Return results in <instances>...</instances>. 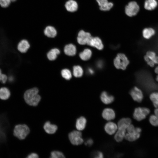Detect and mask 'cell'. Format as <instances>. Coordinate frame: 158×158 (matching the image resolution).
Here are the masks:
<instances>
[{"mask_svg":"<svg viewBox=\"0 0 158 158\" xmlns=\"http://www.w3.org/2000/svg\"><path fill=\"white\" fill-rule=\"evenodd\" d=\"M91 37V35L89 32L81 30L78 33L77 41L79 44L84 45L87 44Z\"/></svg>","mask_w":158,"mask_h":158,"instance_id":"10","label":"cell"},{"mask_svg":"<svg viewBox=\"0 0 158 158\" xmlns=\"http://www.w3.org/2000/svg\"><path fill=\"white\" fill-rule=\"evenodd\" d=\"M60 53V50L57 48H54L49 51L47 54L48 59L50 61H53L56 59L57 55Z\"/></svg>","mask_w":158,"mask_h":158,"instance_id":"28","label":"cell"},{"mask_svg":"<svg viewBox=\"0 0 158 158\" xmlns=\"http://www.w3.org/2000/svg\"><path fill=\"white\" fill-rule=\"evenodd\" d=\"M99 6L100 9L103 11H109L113 6L112 3L109 2L107 0H96Z\"/></svg>","mask_w":158,"mask_h":158,"instance_id":"15","label":"cell"},{"mask_svg":"<svg viewBox=\"0 0 158 158\" xmlns=\"http://www.w3.org/2000/svg\"><path fill=\"white\" fill-rule=\"evenodd\" d=\"M88 72L90 74H92L94 73V71L91 68H89L88 69Z\"/></svg>","mask_w":158,"mask_h":158,"instance_id":"42","label":"cell"},{"mask_svg":"<svg viewBox=\"0 0 158 158\" xmlns=\"http://www.w3.org/2000/svg\"><path fill=\"white\" fill-rule=\"evenodd\" d=\"M81 133L79 130H74L68 135V138L71 143L74 145H80L83 143V140Z\"/></svg>","mask_w":158,"mask_h":158,"instance_id":"7","label":"cell"},{"mask_svg":"<svg viewBox=\"0 0 158 158\" xmlns=\"http://www.w3.org/2000/svg\"><path fill=\"white\" fill-rule=\"evenodd\" d=\"M95 158H102L103 157V153L100 152H97L95 153L94 155Z\"/></svg>","mask_w":158,"mask_h":158,"instance_id":"37","label":"cell"},{"mask_svg":"<svg viewBox=\"0 0 158 158\" xmlns=\"http://www.w3.org/2000/svg\"><path fill=\"white\" fill-rule=\"evenodd\" d=\"M12 2H14L16 1V0H10Z\"/></svg>","mask_w":158,"mask_h":158,"instance_id":"44","label":"cell"},{"mask_svg":"<svg viewBox=\"0 0 158 158\" xmlns=\"http://www.w3.org/2000/svg\"><path fill=\"white\" fill-rule=\"evenodd\" d=\"M73 73L75 77H80L82 76L83 75V70L80 66H74L73 68Z\"/></svg>","mask_w":158,"mask_h":158,"instance_id":"30","label":"cell"},{"mask_svg":"<svg viewBox=\"0 0 158 158\" xmlns=\"http://www.w3.org/2000/svg\"><path fill=\"white\" fill-rule=\"evenodd\" d=\"M140 10V7L138 3L133 1L129 2L125 8L126 14L129 17H133L137 15Z\"/></svg>","mask_w":158,"mask_h":158,"instance_id":"4","label":"cell"},{"mask_svg":"<svg viewBox=\"0 0 158 158\" xmlns=\"http://www.w3.org/2000/svg\"><path fill=\"white\" fill-rule=\"evenodd\" d=\"M130 63L126 55L122 53H119L114 60V64L117 69L125 70Z\"/></svg>","mask_w":158,"mask_h":158,"instance_id":"5","label":"cell"},{"mask_svg":"<svg viewBox=\"0 0 158 158\" xmlns=\"http://www.w3.org/2000/svg\"><path fill=\"white\" fill-rule=\"evenodd\" d=\"M51 158H63L65 157L63 154L61 152L57 151H52L51 153Z\"/></svg>","mask_w":158,"mask_h":158,"instance_id":"33","label":"cell"},{"mask_svg":"<svg viewBox=\"0 0 158 158\" xmlns=\"http://www.w3.org/2000/svg\"><path fill=\"white\" fill-rule=\"evenodd\" d=\"M64 51L66 55L73 56L76 53V47L75 45L72 44H67L64 47Z\"/></svg>","mask_w":158,"mask_h":158,"instance_id":"22","label":"cell"},{"mask_svg":"<svg viewBox=\"0 0 158 158\" xmlns=\"http://www.w3.org/2000/svg\"><path fill=\"white\" fill-rule=\"evenodd\" d=\"M92 54V52L90 49H86L83 52L79 54V56L80 58L82 60L87 61L90 58Z\"/></svg>","mask_w":158,"mask_h":158,"instance_id":"29","label":"cell"},{"mask_svg":"<svg viewBox=\"0 0 158 158\" xmlns=\"http://www.w3.org/2000/svg\"><path fill=\"white\" fill-rule=\"evenodd\" d=\"M8 121L5 116H0V144L5 142L6 140V131L8 128Z\"/></svg>","mask_w":158,"mask_h":158,"instance_id":"6","label":"cell"},{"mask_svg":"<svg viewBox=\"0 0 158 158\" xmlns=\"http://www.w3.org/2000/svg\"><path fill=\"white\" fill-rule=\"evenodd\" d=\"M154 71L155 73L156 74V76L155 77V80L157 82H158V66L155 67Z\"/></svg>","mask_w":158,"mask_h":158,"instance_id":"40","label":"cell"},{"mask_svg":"<svg viewBox=\"0 0 158 158\" xmlns=\"http://www.w3.org/2000/svg\"><path fill=\"white\" fill-rule=\"evenodd\" d=\"M61 73L62 77L66 80H69L71 78V73L68 69H64L62 70Z\"/></svg>","mask_w":158,"mask_h":158,"instance_id":"32","label":"cell"},{"mask_svg":"<svg viewBox=\"0 0 158 158\" xmlns=\"http://www.w3.org/2000/svg\"><path fill=\"white\" fill-rule=\"evenodd\" d=\"M8 80V76L5 74L2 73L0 68V82L3 84L6 83Z\"/></svg>","mask_w":158,"mask_h":158,"instance_id":"35","label":"cell"},{"mask_svg":"<svg viewBox=\"0 0 158 158\" xmlns=\"http://www.w3.org/2000/svg\"><path fill=\"white\" fill-rule=\"evenodd\" d=\"M130 94L133 99L138 102H141L143 98L142 90L136 86L133 87L130 90Z\"/></svg>","mask_w":158,"mask_h":158,"instance_id":"9","label":"cell"},{"mask_svg":"<svg viewBox=\"0 0 158 158\" xmlns=\"http://www.w3.org/2000/svg\"><path fill=\"white\" fill-rule=\"evenodd\" d=\"M102 115L103 118L107 121L114 119L115 117V114L114 110L111 108H107L103 110Z\"/></svg>","mask_w":158,"mask_h":158,"instance_id":"16","label":"cell"},{"mask_svg":"<svg viewBox=\"0 0 158 158\" xmlns=\"http://www.w3.org/2000/svg\"><path fill=\"white\" fill-rule=\"evenodd\" d=\"M150 109L145 107H139L135 108L133 114L134 119L138 121H140L145 119L150 113Z\"/></svg>","mask_w":158,"mask_h":158,"instance_id":"8","label":"cell"},{"mask_svg":"<svg viewBox=\"0 0 158 158\" xmlns=\"http://www.w3.org/2000/svg\"><path fill=\"white\" fill-rule=\"evenodd\" d=\"M65 6L66 10L71 12L76 11L78 8V3L74 0H69L67 1Z\"/></svg>","mask_w":158,"mask_h":158,"instance_id":"18","label":"cell"},{"mask_svg":"<svg viewBox=\"0 0 158 158\" xmlns=\"http://www.w3.org/2000/svg\"><path fill=\"white\" fill-rule=\"evenodd\" d=\"M150 98L156 108L158 107V92H153L150 95Z\"/></svg>","mask_w":158,"mask_h":158,"instance_id":"31","label":"cell"},{"mask_svg":"<svg viewBox=\"0 0 158 158\" xmlns=\"http://www.w3.org/2000/svg\"><path fill=\"white\" fill-rule=\"evenodd\" d=\"M126 129L123 128H118L114 135V138L117 142H120L125 138Z\"/></svg>","mask_w":158,"mask_h":158,"instance_id":"23","label":"cell"},{"mask_svg":"<svg viewBox=\"0 0 158 158\" xmlns=\"http://www.w3.org/2000/svg\"><path fill=\"white\" fill-rule=\"evenodd\" d=\"M28 127L25 124L16 125L13 130L14 135L20 140L25 139L30 133Z\"/></svg>","mask_w":158,"mask_h":158,"instance_id":"3","label":"cell"},{"mask_svg":"<svg viewBox=\"0 0 158 158\" xmlns=\"http://www.w3.org/2000/svg\"><path fill=\"white\" fill-rule=\"evenodd\" d=\"M104 128L107 133L109 135H112L116 131L118 127L117 125L115 123L109 122L106 123Z\"/></svg>","mask_w":158,"mask_h":158,"instance_id":"17","label":"cell"},{"mask_svg":"<svg viewBox=\"0 0 158 158\" xmlns=\"http://www.w3.org/2000/svg\"><path fill=\"white\" fill-rule=\"evenodd\" d=\"M143 58L145 62L150 60L154 63L155 65H158V56L153 50L147 51L144 56Z\"/></svg>","mask_w":158,"mask_h":158,"instance_id":"12","label":"cell"},{"mask_svg":"<svg viewBox=\"0 0 158 158\" xmlns=\"http://www.w3.org/2000/svg\"><path fill=\"white\" fill-rule=\"evenodd\" d=\"M158 6V2L157 0H145L143 4L144 8L150 11L155 9Z\"/></svg>","mask_w":158,"mask_h":158,"instance_id":"14","label":"cell"},{"mask_svg":"<svg viewBox=\"0 0 158 158\" xmlns=\"http://www.w3.org/2000/svg\"><path fill=\"white\" fill-rule=\"evenodd\" d=\"M87 44L95 47L99 50L102 49L104 47L101 40L98 37H93L92 36Z\"/></svg>","mask_w":158,"mask_h":158,"instance_id":"13","label":"cell"},{"mask_svg":"<svg viewBox=\"0 0 158 158\" xmlns=\"http://www.w3.org/2000/svg\"><path fill=\"white\" fill-rule=\"evenodd\" d=\"M102 64H103L101 61H99L97 63V66L99 68H101L102 67Z\"/></svg>","mask_w":158,"mask_h":158,"instance_id":"41","label":"cell"},{"mask_svg":"<svg viewBox=\"0 0 158 158\" xmlns=\"http://www.w3.org/2000/svg\"><path fill=\"white\" fill-rule=\"evenodd\" d=\"M149 121L152 125L155 126H158V117L155 115H152L150 116Z\"/></svg>","mask_w":158,"mask_h":158,"instance_id":"34","label":"cell"},{"mask_svg":"<svg viewBox=\"0 0 158 158\" xmlns=\"http://www.w3.org/2000/svg\"><path fill=\"white\" fill-rule=\"evenodd\" d=\"M30 47V45L28 41L26 40H21L18 43L17 49L20 52L24 53L26 52Z\"/></svg>","mask_w":158,"mask_h":158,"instance_id":"19","label":"cell"},{"mask_svg":"<svg viewBox=\"0 0 158 158\" xmlns=\"http://www.w3.org/2000/svg\"><path fill=\"white\" fill-rule=\"evenodd\" d=\"M38 92V90L36 87L26 90L24 95V99L26 103L31 106H37L41 99Z\"/></svg>","mask_w":158,"mask_h":158,"instance_id":"1","label":"cell"},{"mask_svg":"<svg viewBox=\"0 0 158 158\" xmlns=\"http://www.w3.org/2000/svg\"><path fill=\"white\" fill-rule=\"evenodd\" d=\"M44 33L48 37L54 38L56 36L57 32L56 30L54 27L51 26H48L44 29Z\"/></svg>","mask_w":158,"mask_h":158,"instance_id":"25","label":"cell"},{"mask_svg":"<svg viewBox=\"0 0 158 158\" xmlns=\"http://www.w3.org/2000/svg\"><path fill=\"white\" fill-rule=\"evenodd\" d=\"M93 141L92 139H87L85 142V144L86 145L88 146H91L93 144Z\"/></svg>","mask_w":158,"mask_h":158,"instance_id":"39","label":"cell"},{"mask_svg":"<svg viewBox=\"0 0 158 158\" xmlns=\"http://www.w3.org/2000/svg\"><path fill=\"white\" fill-rule=\"evenodd\" d=\"M141 129L140 128H135L132 124H130L126 129L124 138L130 142L134 141L140 137Z\"/></svg>","mask_w":158,"mask_h":158,"instance_id":"2","label":"cell"},{"mask_svg":"<svg viewBox=\"0 0 158 158\" xmlns=\"http://www.w3.org/2000/svg\"><path fill=\"white\" fill-rule=\"evenodd\" d=\"M131 120L129 118H123L118 121L117 126L118 128H123L126 129L131 124Z\"/></svg>","mask_w":158,"mask_h":158,"instance_id":"27","label":"cell"},{"mask_svg":"<svg viewBox=\"0 0 158 158\" xmlns=\"http://www.w3.org/2000/svg\"><path fill=\"white\" fill-rule=\"evenodd\" d=\"M155 115L158 117V108L155 109L154 111Z\"/></svg>","mask_w":158,"mask_h":158,"instance_id":"43","label":"cell"},{"mask_svg":"<svg viewBox=\"0 0 158 158\" xmlns=\"http://www.w3.org/2000/svg\"><path fill=\"white\" fill-rule=\"evenodd\" d=\"M44 129L45 132L49 134L54 133L57 129V126L54 124H51L49 121L46 122L44 126Z\"/></svg>","mask_w":158,"mask_h":158,"instance_id":"20","label":"cell"},{"mask_svg":"<svg viewBox=\"0 0 158 158\" xmlns=\"http://www.w3.org/2000/svg\"><path fill=\"white\" fill-rule=\"evenodd\" d=\"M156 34L155 30L153 28L150 27L145 28L142 32V37L146 40L151 39Z\"/></svg>","mask_w":158,"mask_h":158,"instance_id":"11","label":"cell"},{"mask_svg":"<svg viewBox=\"0 0 158 158\" xmlns=\"http://www.w3.org/2000/svg\"><path fill=\"white\" fill-rule=\"evenodd\" d=\"M11 92L9 89L6 87L0 88V99L3 100L8 99L11 96Z\"/></svg>","mask_w":158,"mask_h":158,"instance_id":"21","label":"cell"},{"mask_svg":"<svg viewBox=\"0 0 158 158\" xmlns=\"http://www.w3.org/2000/svg\"><path fill=\"white\" fill-rule=\"evenodd\" d=\"M11 2L10 0H0V6L2 8H6L10 6Z\"/></svg>","mask_w":158,"mask_h":158,"instance_id":"36","label":"cell"},{"mask_svg":"<svg viewBox=\"0 0 158 158\" xmlns=\"http://www.w3.org/2000/svg\"><path fill=\"white\" fill-rule=\"evenodd\" d=\"M87 121L83 116L78 118L76 121L75 126L77 130L79 131L83 130L85 128Z\"/></svg>","mask_w":158,"mask_h":158,"instance_id":"26","label":"cell"},{"mask_svg":"<svg viewBox=\"0 0 158 158\" xmlns=\"http://www.w3.org/2000/svg\"><path fill=\"white\" fill-rule=\"evenodd\" d=\"M100 98L102 102L104 104H109L112 103L114 100V97L109 95L105 92H102L100 95Z\"/></svg>","mask_w":158,"mask_h":158,"instance_id":"24","label":"cell"},{"mask_svg":"<svg viewBox=\"0 0 158 158\" xmlns=\"http://www.w3.org/2000/svg\"><path fill=\"white\" fill-rule=\"evenodd\" d=\"M39 157L38 155L35 153H32L29 154L27 157L28 158H37Z\"/></svg>","mask_w":158,"mask_h":158,"instance_id":"38","label":"cell"}]
</instances>
